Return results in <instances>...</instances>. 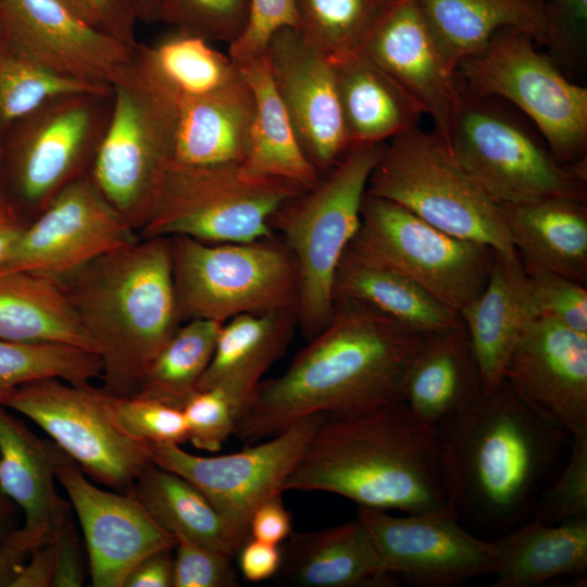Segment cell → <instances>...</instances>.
<instances>
[{"instance_id":"cell-1","label":"cell","mask_w":587,"mask_h":587,"mask_svg":"<svg viewBox=\"0 0 587 587\" xmlns=\"http://www.w3.org/2000/svg\"><path fill=\"white\" fill-rule=\"evenodd\" d=\"M426 336L367 307L334 303L325 327L240 407L234 435L252 445L311 415L404 401L407 376Z\"/></svg>"},{"instance_id":"cell-2","label":"cell","mask_w":587,"mask_h":587,"mask_svg":"<svg viewBox=\"0 0 587 587\" xmlns=\"http://www.w3.org/2000/svg\"><path fill=\"white\" fill-rule=\"evenodd\" d=\"M287 490L332 492L383 511L457 514L439 429L404 401L322 414Z\"/></svg>"},{"instance_id":"cell-3","label":"cell","mask_w":587,"mask_h":587,"mask_svg":"<svg viewBox=\"0 0 587 587\" xmlns=\"http://www.w3.org/2000/svg\"><path fill=\"white\" fill-rule=\"evenodd\" d=\"M437 427L455 511L501 535L533 519L572 438L504 380Z\"/></svg>"},{"instance_id":"cell-4","label":"cell","mask_w":587,"mask_h":587,"mask_svg":"<svg viewBox=\"0 0 587 587\" xmlns=\"http://www.w3.org/2000/svg\"><path fill=\"white\" fill-rule=\"evenodd\" d=\"M102 364L101 388L135 396L163 347L183 324L167 237L98 257L59 280Z\"/></svg>"},{"instance_id":"cell-5","label":"cell","mask_w":587,"mask_h":587,"mask_svg":"<svg viewBox=\"0 0 587 587\" xmlns=\"http://www.w3.org/2000/svg\"><path fill=\"white\" fill-rule=\"evenodd\" d=\"M384 146H351L314 186L287 200L270 218L271 229L297 263L298 327L307 341L332 316L335 273L359 228L369 178Z\"/></svg>"},{"instance_id":"cell-6","label":"cell","mask_w":587,"mask_h":587,"mask_svg":"<svg viewBox=\"0 0 587 587\" xmlns=\"http://www.w3.org/2000/svg\"><path fill=\"white\" fill-rule=\"evenodd\" d=\"M366 192L390 200L453 236L519 257L504 211L434 132L414 126L385 142Z\"/></svg>"},{"instance_id":"cell-7","label":"cell","mask_w":587,"mask_h":587,"mask_svg":"<svg viewBox=\"0 0 587 587\" xmlns=\"http://www.w3.org/2000/svg\"><path fill=\"white\" fill-rule=\"evenodd\" d=\"M167 238L183 323L195 319L225 323L240 314L298 312L297 263L275 233L242 242Z\"/></svg>"},{"instance_id":"cell-8","label":"cell","mask_w":587,"mask_h":587,"mask_svg":"<svg viewBox=\"0 0 587 587\" xmlns=\"http://www.w3.org/2000/svg\"><path fill=\"white\" fill-rule=\"evenodd\" d=\"M111 88V116L89 174L138 233L172 160L179 96L135 53Z\"/></svg>"},{"instance_id":"cell-9","label":"cell","mask_w":587,"mask_h":587,"mask_svg":"<svg viewBox=\"0 0 587 587\" xmlns=\"http://www.w3.org/2000/svg\"><path fill=\"white\" fill-rule=\"evenodd\" d=\"M113 104L111 87L62 93L13 123L1 143L0 177L29 223L67 185L90 173Z\"/></svg>"},{"instance_id":"cell-10","label":"cell","mask_w":587,"mask_h":587,"mask_svg":"<svg viewBox=\"0 0 587 587\" xmlns=\"http://www.w3.org/2000/svg\"><path fill=\"white\" fill-rule=\"evenodd\" d=\"M304 191L276 179H255L240 164L168 163L141 238L186 236L207 242H242L271 236V216Z\"/></svg>"},{"instance_id":"cell-11","label":"cell","mask_w":587,"mask_h":587,"mask_svg":"<svg viewBox=\"0 0 587 587\" xmlns=\"http://www.w3.org/2000/svg\"><path fill=\"white\" fill-rule=\"evenodd\" d=\"M536 41L516 28L498 30L479 52L455 68L463 92L500 97L514 103L537 126L563 165L586 160L587 89L569 80Z\"/></svg>"},{"instance_id":"cell-12","label":"cell","mask_w":587,"mask_h":587,"mask_svg":"<svg viewBox=\"0 0 587 587\" xmlns=\"http://www.w3.org/2000/svg\"><path fill=\"white\" fill-rule=\"evenodd\" d=\"M349 247L409 277L458 314L485 288L496 257L488 245L448 234L369 192Z\"/></svg>"},{"instance_id":"cell-13","label":"cell","mask_w":587,"mask_h":587,"mask_svg":"<svg viewBox=\"0 0 587 587\" xmlns=\"http://www.w3.org/2000/svg\"><path fill=\"white\" fill-rule=\"evenodd\" d=\"M449 148L461 165L499 205L546 198L587 201V180L520 123L487 102L461 90Z\"/></svg>"},{"instance_id":"cell-14","label":"cell","mask_w":587,"mask_h":587,"mask_svg":"<svg viewBox=\"0 0 587 587\" xmlns=\"http://www.w3.org/2000/svg\"><path fill=\"white\" fill-rule=\"evenodd\" d=\"M0 403L33 421L85 474L118 492H127L152 463L147 444L120 426L101 387L42 378L1 394Z\"/></svg>"},{"instance_id":"cell-15","label":"cell","mask_w":587,"mask_h":587,"mask_svg":"<svg viewBox=\"0 0 587 587\" xmlns=\"http://www.w3.org/2000/svg\"><path fill=\"white\" fill-rule=\"evenodd\" d=\"M322 414L304 417L266 441L215 457L189 453L172 442L147 444L153 464L190 482L245 542L253 512L282 495Z\"/></svg>"},{"instance_id":"cell-16","label":"cell","mask_w":587,"mask_h":587,"mask_svg":"<svg viewBox=\"0 0 587 587\" xmlns=\"http://www.w3.org/2000/svg\"><path fill=\"white\" fill-rule=\"evenodd\" d=\"M140 238L87 174L63 188L23 229L0 272L57 280Z\"/></svg>"},{"instance_id":"cell-17","label":"cell","mask_w":587,"mask_h":587,"mask_svg":"<svg viewBox=\"0 0 587 587\" xmlns=\"http://www.w3.org/2000/svg\"><path fill=\"white\" fill-rule=\"evenodd\" d=\"M357 516L398 578L421 586H452L496 569L494 540L472 535L457 522L455 513L397 516L358 507Z\"/></svg>"},{"instance_id":"cell-18","label":"cell","mask_w":587,"mask_h":587,"mask_svg":"<svg viewBox=\"0 0 587 587\" xmlns=\"http://www.w3.org/2000/svg\"><path fill=\"white\" fill-rule=\"evenodd\" d=\"M0 32L43 68L92 85L111 86L135 49L59 0H0Z\"/></svg>"},{"instance_id":"cell-19","label":"cell","mask_w":587,"mask_h":587,"mask_svg":"<svg viewBox=\"0 0 587 587\" xmlns=\"http://www.w3.org/2000/svg\"><path fill=\"white\" fill-rule=\"evenodd\" d=\"M82 526L92 587H124L135 565L175 537L159 525L130 492L95 486L70 458L57 472Z\"/></svg>"},{"instance_id":"cell-20","label":"cell","mask_w":587,"mask_h":587,"mask_svg":"<svg viewBox=\"0 0 587 587\" xmlns=\"http://www.w3.org/2000/svg\"><path fill=\"white\" fill-rule=\"evenodd\" d=\"M265 58L300 146L323 175L351 147L340 111L333 61L292 27L277 30Z\"/></svg>"},{"instance_id":"cell-21","label":"cell","mask_w":587,"mask_h":587,"mask_svg":"<svg viewBox=\"0 0 587 587\" xmlns=\"http://www.w3.org/2000/svg\"><path fill=\"white\" fill-rule=\"evenodd\" d=\"M362 52L433 120L449 147L461 88L417 0H392Z\"/></svg>"},{"instance_id":"cell-22","label":"cell","mask_w":587,"mask_h":587,"mask_svg":"<svg viewBox=\"0 0 587 587\" xmlns=\"http://www.w3.org/2000/svg\"><path fill=\"white\" fill-rule=\"evenodd\" d=\"M503 380L571 437L587 433V335L537 315L512 351Z\"/></svg>"},{"instance_id":"cell-23","label":"cell","mask_w":587,"mask_h":587,"mask_svg":"<svg viewBox=\"0 0 587 587\" xmlns=\"http://www.w3.org/2000/svg\"><path fill=\"white\" fill-rule=\"evenodd\" d=\"M67 459L53 441L39 438L0 403V488L23 511L22 528L38 545L53 541L73 520L54 484Z\"/></svg>"},{"instance_id":"cell-24","label":"cell","mask_w":587,"mask_h":587,"mask_svg":"<svg viewBox=\"0 0 587 587\" xmlns=\"http://www.w3.org/2000/svg\"><path fill=\"white\" fill-rule=\"evenodd\" d=\"M279 576L300 587H385L398 577L384 564L375 544L357 516L313 532H291L280 547Z\"/></svg>"},{"instance_id":"cell-25","label":"cell","mask_w":587,"mask_h":587,"mask_svg":"<svg viewBox=\"0 0 587 587\" xmlns=\"http://www.w3.org/2000/svg\"><path fill=\"white\" fill-rule=\"evenodd\" d=\"M539 315L520 257L496 252L487 284L460 316L478 362L484 391L503 382L509 358L528 324Z\"/></svg>"},{"instance_id":"cell-26","label":"cell","mask_w":587,"mask_h":587,"mask_svg":"<svg viewBox=\"0 0 587 587\" xmlns=\"http://www.w3.org/2000/svg\"><path fill=\"white\" fill-rule=\"evenodd\" d=\"M254 113V96L241 72L215 91L179 97L172 161L241 164L249 150Z\"/></svg>"},{"instance_id":"cell-27","label":"cell","mask_w":587,"mask_h":587,"mask_svg":"<svg viewBox=\"0 0 587 587\" xmlns=\"http://www.w3.org/2000/svg\"><path fill=\"white\" fill-rule=\"evenodd\" d=\"M484 391L464 323L425 337L405 380L404 402L422 421L438 425Z\"/></svg>"},{"instance_id":"cell-28","label":"cell","mask_w":587,"mask_h":587,"mask_svg":"<svg viewBox=\"0 0 587 587\" xmlns=\"http://www.w3.org/2000/svg\"><path fill=\"white\" fill-rule=\"evenodd\" d=\"M297 327V311L240 314L226 321L197 390L220 388L239 410L286 351Z\"/></svg>"},{"instance_id":"cell-29","label":"cell","mask_w":587,"mask_h":587,"mask_svg":"<svg viewBox=\"0 0 587 587\" xmlns=\"http://www.w3.org/2000/svg\"><path fill=\"white\" fill-rule=\"evenodd\" d=\"M333 299L367 307L421 334H434L463 323L415 282L347 247L337 266Z\"/></svg>"},{"instance_id":"cell-30","label":"cell","mask_w":587,"mask_h":587,"mask_svg":"<svg viewBox=\"0 0 587 587\" xmlns=\"http://www.w3.org/2000/svg\"><path fill=\"white\" fill-rule=\"evenodd\" d=\"M502 209L524 266L587 285L586 201L553 197Z\"/></svg>"},{"instance_id":"cell-31","label":"cell","mask_w":587,"mask_h":587,"mask_svg":"<svg viewBox=\"0 0 587 587\" xmlns=\"http://www.w3.org/2000/svg\"><path fill=\"white\" fill-rule=\"evenodd\" d=\"M452 68L500 29L516 28L554 47L546 0H417Z\"/></svg>"},{"instance_id":"cell-32","label":"cell","mask_w":587,"mask_h":587,"mask_svg":"<svg viewBox=\"0 0 587 587\" xmlns=\"http://www.w3.org/2000/svg\"><path fill=\"white\" fill-rule=\"evenodd\" d=\"M332 61L350 146L383 143L417 126L419 105L364 52Z\"/></svg>"},{"instance_id":"cell-33","label":"cell","mask_w":587,"mask_h":587,"mask_svg":"<svg viewBox=\"0 0 587 587\" xmlns=\"http://www.w3.org/2000/svg\"><path fill=\"white\" fill-rule=\"evenodd\" d=\"M495 587L540 586L560 576H582L587 570V517L544 524H521L494 540Z\"/></svg>"},{"instance_id":"cell-34","label":"cell","mask_w":587,"mask_h":587,"mask_svg":"<svg viewBox=\"0 0 587 587\" xmlns=\"http://www.w3.org/2000/svg\"><path fill=\"white\" fill-rule=\"evenodd\" d=\"M252 89L255 113L249 150L240 164L255 179H276L307 190L321 174L304 154L291 120L275 89L265 53L237 64Z\"/></svg>"},{"instance_id":"cell-35","label":"cell","mask_w":587,"mask_h":587,"mask_svg":"<svg viewBox=\"0 0 587 587\" xmlns=\"http://www.w3.org/2000/svg\"><path fill=\"white\" fill-rule=\"evenodd\" d=\"M0 338L97 353L60 282L32 272H0Z\"/></svg>"},{"instance_id":"cell-36","label":"cell","mask_w":587,"mask_h":587,"mask_svg":"<svg viewBox=\"0 0 587 587\" xmlns=\"http://www.w3.org/2000/svg\"><path fill=\"white\" fill-rule=\"evenodd\" d=\"M175 539H187L233 559L245 544L210 501L180 475L151 463L127 491Z\"/></svg>"},{"instance_id":"cell-37","label":"cell","mask_w":587,"mask_h":587,"mask_svg":"<svg viewBox=\"0 0 587 587\" xmlns=\"http://www.w3.org/2000/svg\"><path fill=\"white\" fill-rule=\"evenodd\" d=\"M222 325L203 319L184 322L150 364L135 396L182 409L211 362Z\"/></svg>"},{"instance_id":"cell-38","label":"cell","mask_w":587,"mask_h":587,"mask_svg":"<svg viewBox=\"0 0 587 587\" xmlns=\"http://www.w3.org/2000/svg\"><path fill=\"white\" fill-rule=\"evenodd\" d=\"M135 54L179 97L210 93L240 75L229 55L213 49L203 38L177 30L155 45L138 42Z\"/></svg>"},{"instance_id":"cell-39","label":"cell","mask_w":587,"mask_h":587,"mask_svg":"<svg viewBox=\"0 0 587 587\" xmlns=\"http://www.w3.org/2000/svg\"><path fill=\"white\" fill-rule=\"evenodd\" d=\"M298 30L330 60L362 51L392 0H295Z\"/></svg>"},{"instance_id":"cell-40","label":"cell","mask_w":587,"mask_h":587,"mask_svg":"<svg viewBox=\"0 0 587 587\" xmlns=\"http://www.w3.org/2000/svg\"><path fill=\"white\" fill-rule=\"evenodd\" d=\"M102 364L95 352L53 342H18L0 338V395L42 378L75 385L100 379Z\"/></svg>"},{"instance_id":"cell-41","label":"cell","mask_w":587,"mask_h":587,"mask_svg":"<svg viewBox=\"0 0 587 587\" xmlns=\"http://www.w3.org/2000/svg\"><path fill=\"white\" fill-rule=\"evenodd\" d=\"M111 86L59 76L33 61L0 32V130L52 97Z\"/></svg>"},{"instance_id":"cell-42","label":"cell","mask_w":587,"mask_h":587,"mask_svg":"<svg viewBox=\"0 0 587 587\" xmlns=\"http://www.w3.org/2000/svg\"><path fill=\"white\" fill-rule=\"evenodd\" d=\"M153 22L207 41H235L243 32L249 0H152Z\"/></svg>"},{"instance_id":"cell-43","label":"cell","mask_w":587,"mask_h":587,"mask_svg":"<svg viewBox=\"0 0 587 587\" xmlns=\"http://www.w3.org/2000/svg\"><path fill=\"white\" fill-rule=\"evenodd\" d=\"M587 517V433L571 438L566 463L540 498L533 516L544 524Z\"/></svg>"},{"instance_id":"cell-44","label":"cell","mask_w":587,"mask_h":587,"mask_svg":"<svg viewBox=\"0 0 587 587\" xmlns=\"http://www.w3.org/2000/svg\"><path fill=\"white\" fill-rule=\"evenodd\" d=\"M110 403L120 426L138 441L182 445L188 440L182 409L140 396L110 394Z\"/></svg>"},{"instance_id":"cell-45","label":"cell","mask_w":587,"mask_h":587,"mask_svg":"<svg viewBox=\"0 0 587 587\" xmlns=\"http://www.w3.org/2000/svg\"><path fill=\"white\" fill-rule=\"evenodd\" d=\"M182 411L188 441L198 450L217 452L234 435L238 408L220 388L197 390L184 403Z\"/></svg>"},{"instance_id":"cell-46","label":"cell","mask_w":587,"mask_h":587,"mask_svg":"<svg viewBox=\"0 0 587 587\" xmlns=\"http://www.w3.org/2000/svg\"><path fill=\"white\" fill-rule=\"evenodd\" d=\"M524 270L539 315L548 316L576 333L587 335L586 285L537 267L524 266Z\"/></svg>"},{"instance_id":"cell-47","label":"cell","mask_w":587,"mask_h":587,"mask_svg":"<svg viewBox=\"0 0 587 587\" xmlns=\"http://www.w3.org/2000/svg\"><path fill=\"white\" fill-rule=\"evenodd\" d=\"M286 27L298 29L295 0H249L246 27L228 45V55L236 64L260 57L265 53L271 37Z\"/></svg>"},{"instance_id":"cell-48","label":"cell","mask_w":587,"mask_h":587,"mask_svg":"<svg viewBox=\"0 0 587 587\" xmlns=\"http://www.w3.org/2000/svg\"><path fill=\"white\" fill-rule=\"evenodd\" d=\"M173 587L239 586L233 558L187 539H176Z\"/></svg>"},{"instance_id":"cell-49","label":"cell","mask_w":587,"mask_h":587,"mask_svg":"<svg viewBox=\"0 0 587 587\" xmlns=\"http://www.w3.org/2000/svg\"><path fill=\"white\" fill-rule=\"evenodd\" d=\"M97 26L118 41L135 48L137 15L129 0H83Z\"/></svg>"},{"instance_id":"cell-50","label":"cell","mask_w":587,"mask_h":587,"mask_svg":"<svg viewBox=\"0 0 587 587\" xmlns=\"http://www.w3.org/2000/svg\"><path fill=\"white\" fill-rule=\"evenodd\" d=\"M54 575L52 587H80L85 584L82 545L73 520L53 539Z\"/></svg>"},{"instance_id":"cell-51","label":"cell","mask_w":587,"mask_h":587,"mask_svg":"<svg viewBox=\"0 0 587 587\" xmlns=\"http://www.w3.org/2000/svg\"><path fill=\"white\" fill-rule=\"evenodd\" d=\"M555 49L582 41L587 24V0H546Z\"/></svg>"},{"instance_id":"cell-52","label":"cell","mask_w":587,"mask_h":587,"mask_svg":"<svg viewBox=\"0 0 587 587\" xmlns=\"http://www.w3.org/2000/svg\"><path fill=\"white\" fill-rule=\"evenodd\" d=\"M292 532V516L283 503L282 495L275 496L253 512L249 523V538L279 546Z\"/></svg>"},{"instance_id":"cell-53","label":"cell","mask_w":587,"mask_h":587,"mask_svg":"<svg viewBox=\"0 0 587 587\" xmlns=\"http://www.w3.org/2000/svg\"><path fill=\"white\" fill-rule=\"evenodd\" d=\"M238 565L243 578L251 583L266 580L279 571L280 547L249 538L239 549Z\"/></svg>"},{"instance_id":"cell-54","label":"cell","mask_w":587,"mask_h":587,"mask_svg":"<svg viewBox=\"0 0 587 587\" xmlns=\"http://www.w3.org/2000/svg\"><path fill=\"white\" fill-rule=\"evenodd\" d=\"M172 549L158 550L138 562L125 579L124 587H173Z\"/></svg>"},{"instance_id":"cell-55","label":"cell","mask_w":587,"mask_h":587,"mask_svg":"<svg viewBox=\"0 0 587 587\" xmlns=\"http://www.w3.org/2000/svg\"><path fill=\"white\" fill-rule=\"evenodd\" d=\"M54 575V546L47 542L29 553L18 567L10 587H50Z\"/></svg>"},{"instance_id":"cell-56","label":"cell","mask_w":587,"mask_h":587,"mask_svg":"<svg viewBox=\"0 0 587 587\" xmlns=\"http://www.w3.org/2000/svg\"><path fill=\"white\" fill-rule=\"evenodd\" d=\"M39 545L21 527L0 546V587H10L18 567Z\"/></svg>"},{"instance_id":"cell-57","label":"cell","mask_w":587,"mask_h":587,"mask_svg":"<svg viewBox=\"0 0 587 587\" xmlns=\"http://www.w3.org/2000/svg\"><path fill=\"white\" fill-rule=\"evenodd\" d=\"M27 224L0 190V266Z\"/></svg>"},{"instance_id":"cell-58","label":"cell","mask_w":587,"mask_h":587,"mask_svg":"<svg viewBox=\"0 0 587 587\" xmlns=\"http://www.w3.org/2000/svg\"><path fill=\"white\" fill-rule=\"evenodd\" d=\"M13 504L14 503L0 488V546L14 530L12 528Z\"/></svg>"},{"instance_id":"cell-59","label":"cell","mask_w":587,"mask_h":587,"mask_svg":"<svg viewBox=\"0 0 587 587\" xmlns=\"http://www.w3.org/2000/svg\"><path fill=\"white\" fill-rule=\"evenodd\" d=\"M137 15L138 21L150 23L153 22V4L152 0H129Z\"/></svg>"},{"instance_id":"cell-60","label":"cell","mask_w":587,"mask_h":587,"mask_svg":"<svg viewBox=\"0 0 587 587\" xmlns=\"http://www.w3.org/2000/svg\"><path fill=\"white\" fill-rule=\"evenodd\" d=\"M63 4H65L67 8H70L73 12L78 14L80 17H83L85 21L91 23L92 25L97 26L96 21L85 4L83 0H59ZM98 27V26H97ZM99 28V27H98ZM100 29V28H99Z\"/></svg>"},{"instance_id":"cell-61","label":"cell","mask_w":587,"mask_h":587,"mask_svg":"<svg viewBox=\"0 0 587 587\" xmlns=\"http://www.w3.org/2000/svg\"><path fill=\"white\" fill-rule=\"evenodd\" d=\"M0 158H1V139H0Z\"/></svg>"}]
</instances>
